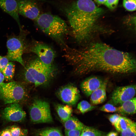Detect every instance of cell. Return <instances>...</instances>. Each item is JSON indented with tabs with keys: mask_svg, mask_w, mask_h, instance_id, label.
Returning a JSON list of instances; mask_svg holds the SVG:
<instances>
[{
	"mask_svg": "<svg viewBox=\"0 0 136 136\" xmlns=\"http://www.w3.org/2000/svg\"><path fill=\"white\" fill-rule=\"evenodd\" d=\"M65 56L78 75L96 71L126 74L136 71L135 60L131 55L104 43H93L82 50L69 49Z\"/></svg>",
	"mask_w": 136,
	"mask_h": 136,
	"instance_id": "6da1fadb",
	"label": "cell"
},
{
	"mask_svg": "<svg viewBox=\"0 0 136 136\" xmlns=\"http://www.w3.org/2000/svg\"><path fill=\"white\" fill-rule=\"evenodd\" d=\"M91 0H78L65 10L76 40L82 42L89 38L96 21L103 13Z\"/></svg>",
	"mask_w": 136,
	"mask_h": 136,
	"instance_id": "7a4b0ae2",
	"label": "cell"
},
{
	"mask_svg": "<svg viewBox=\"0 0 136 136\" xmlns=\"http://www.w3.org/2000/svg\"><path fill=\"white\" fill-rule=\"evenodd\" d=\"M41 30L60 44H64L63 38L68 32L65 21L59 17L45 13L40 14L35 20Z\"/></svg>",
	"mask_w": 136,
	"mask_h": 136,
	"instance_id": "3957f363",
	"label": "cell"
},
{
	"mask_svg": "<svg viewBox=\"0 0 136 136\" xmlns=\"http://www.w3.org/2000/svg\"><path fill=\"white\" fill-rule=\"evenodd\" d=\"M55 74L53 66L46 65L38 58L31 61L25 67L24 76L27 82L37 87L47 83Z\"/></svg>",
	"mask_w": 136,
	"mask_h": 136,
	"instance_id": "277c9868",
	"label": "cell"
},
{
	"mask_svg": "<svg viewBox=\"0 0 136 136\" xmlns=\"http://www.w3.org/2000/svg\"><path fill=\"white\" fill-rule=\"evenodd\" d=\"M25 95L24 88L15 82L0 85V99L5 104L18 103Z\"/></svg>",
	"mask_w": 136,
	"mask_h": 136,
	"instance_id": "5b68a950",
	"label": "cell"
},
{
	"mask_svg": "<svg viewBox=\"0 0 136 136\" xmlns=\"http://www.w3.org/2000/svg\"><path fill=\"white\" fill-rule=\"evenodd\" d=\"M31 121L35 123H50L53 121L49 103L40 99L34 100L29 110Z\"/></svg>",
	"mask_w": 136,
	"mask_h": 136,
	"instance_id": "8992f818",
	"label": "cell"
},
{
	"mask_svg": "<svg viewBox=\"0 0 136 136\" xmlns=\"http://www.w3.org/2000/svg\"><path fill=\"white\" fill-rule=\"evenodd\" d=\"M8 53L6 57L11 61L17 62L25 67L22 58L23 44L20 38L13 37L9 38L7 42Z\"/></svg>",
	"mask_w": 136,
	"mask_h": 136,
	"instance_id": "52a82bcc",
	"label": "cell"
},
{
	"mask_svg": "<svg viewBox=\"0 0 136 136\" xmlns=\"http://www.w3.org/2000/svg\"><path fill=\"white\" fill-rule=\"evenodd\" d=\"M136 93L134 84L118 87L113 91L111 101L115 105H121L124 102L134 97Z\"/></svg>",
	"mask_w": 136,
	"mask_h": 136,
	"instance_id": "ba28073f",
	"label": "cell"
},
{
	"mask_svg": "<svg viewBox=\"0 0 136 136\" xmlns=\"http://www.w3.org/2000/svg\"><path fill=\"white\" fill-rule=\"evenodd\" d=\"M57 95L63 102L70 106L75 105L80 98L79 91L77 88L72 84H68L60 88Z\"/></svg>",
	"mask_w": 136,
	"mask_h": 136,
	"instance_id": "9c48e42d",
	"label": "cell"
},
{
	"mask_svg": "<svg viewBox=\"0 0 136 136\" xmlns=\"http://www.w3.org/2000/svg\"><path fill=\"white\" fill-rule=\"evenodd\" d=\"M31 51L36 54L44 64L52 66L55 55L53 50L49 46L44 43H37L32 47Z\"/></svg>",
	"mask_w": 136,
	"mask_h": 136,
	"instance_id": "30bf717a",
	"label": "cell"
},
{
	"mask_svg": "<svg viewBox=\"0 0 136 136\" xmlns=\"http://www.w3.org/2000/svg\"><path fill=\"white\" fill-rule=\"evenodd\" d=\"M2 114L3 118L9 122H21L26 116L25 112L18 103L11 104L4 109Z\"/></svg>",
	"mask_w": 136,
	"mask_h": 136,
	"instance_id": "8fae6325",
	"label": "cell"
},
{
	"mask_svg": "<svg viewBox=\"0 0 136 136\" xmlns=\"http://www.w3.org/2000/svg\"><path fill=\"white\" fill-rule=\"evenodd\" d=\"M17 2L20 14L35 20L40 14L37 5L32 0H18Z\"/></svg>",
	"mask_w": 136,
	"mask_h": 136,
	"instance_id": "7c38bea8",
	"label": "cell"
},
{
	"mask_svg": "<svg viewBox=\"0 0 136 136\" xmlns=\"http://www.w3.org/2000/svg\"><path fill=\"white\" fill-rule=\"evenodd\" d=\"M105 80L96 76H90L82 82L80 88L85 95L89 97L93 92L103 85Z\"/></svg>",
	"mask_w": 136,
	"mask_h": 136,
	"instance_id": "4fadbf2b",
	"label": "cell"
},
{
	"mask_svg": "<svg viewBox=\"0 0 136 136\" xmlns=\"http://www.w3.org/2000/svg\"><path fill=\"white\" fill-rule=\"evenodd\" d=\"M0 8L16 20L21 30L17 1L16 0H0Z\"/></svg>",
	"mask_w": 136,
	"mask_h": 136,
	"instance_id": "5bb4252c",
	"label": "cell"
},
{
	"mask_svg": "<svg viewBox=\"0 0 136 136\" xmlns=\"http://www.w3.org/2000/svg\"><path fill=\"white\" fill-rule=\"evenodd\" d=\"M107 81L105 80L103 85L93 92L90 95L91 104L95 106L104 102L107 98L106 90Z\"/></svg>",
	"mask_w": 136,
	"mask_h": 136,
	"instance_id": "9a60e30c",
	"label": "cell"
},
{
	"mask_svg": "<svg viewBox=\"0 0 136 136\" xmlns=\"http://www.w3.org/2000/svg\"><path fill=\"white\" fill-rule=\"evenodd\" d=\"M135 97L127 100L117 107V112L123 115H131L136 113Z\"/></svg>",
	"mask_w": 136,
	"mask_h": 136,
	"instance_id": "2e32d148",
	"label": "cell"
},
{
	"mask_svg": "<svg viewBox=\"0 0 136 136\" xmlns=\"http://www.w3.org/2000/svg\"><path fill=\"white\" fill-rule=\"evenodd\" d=\"M55 109L58 116L63 122L71 116L73 109L71 106L57 104L55 106Z\"/></svg>",
	"mask_w": 136,
	"mask_h": 136,
	"instance_id": "e0dca14e",
	"label": "cell"
},
{
	"mask_svg": "<svg viewBox=\"0 0 136 136\" xmlns=\"http://www.w3.org/2000/svg\"><path fill=\"white\" fill-rule=\"evenodd\" d=\"M65 130H82L84 125L77 118L71 116L63 122Z\"/></svg>",
	"mask_w": 136,
	"mask_h": 136,
	"instance_id": "ac0fdd59",
	"label": "cell"
},
{
	"mask_svg": "<svg viewBox=\"0 0 136 136\" xmlns=\"http://www.w3.org/2000/svg\"><path fill=\"white\" fill-rule=\"evenodd\" d=\"M133 122L127 117L121 116L114 126L118 131L121 132L130 126Z\"/></svg>",
	"mask_w": 136,
	"mask_h": 136,
	"instance_id": "d6986e66",
	"label": "cell"
},
{
	"mask_svg": "<svg viewBox=\"0 0 136 136\" xmlns=\"http://www.w3.org/2000/svg\"><path fill=\"white\" fill-rule=\"evenodd\" d=\"M37 134L38 136H63L59 129L54 127L43 129L38 131Z\"/></svg>",
	"mask_w": 136,
	"mask_h": 136,
	"instance_id": "ffe728a7",
	"label": "cell"
},
{
	"mask_svg": "<svg viewBox=\"0 0 136 136\" xmlns=\"http://www.w3.org/2000/svg\"><path fill=\"white\" fill-rule=\"evenodd\" d=\"M104 133L92 127L85 126L80 136H104Z\"/></svg>",
	"mask_w": 136,
	"mask_h": 136,
	"instance_id": "44dd1931",
	"label": "cell"
},
{
	"mask_svg": "<svg viewBox=\"0 0 136 136\" xmlns=\"http://www.w3.org/2000/svg\"><path fill=\"white\" fill-rule=\"evenodd\" d=\"M15 65L13 62H9L2 72L7 81L11 80L13 78L15 71Z\"/></svg>",
	"mask_w": 136,
	"mask_h": 136,
	"instance_id": "7402d4cb",
	"label": "cell"
},
{
	"mask_svg": "<svg viewBox=\"0 0 136 136\" xmlns=\"http://www.w3.org/2000/svg\"><path fill=\"white\" fill-rule=\"evenodd\" d=\"M96 107L95 106L92 105L88 101L83 100L78 103L77 108L81 113L84 114L94 110Z\"/></svg>",
	"mask_w": 136,
	"mask_h": 136,
	"instance_id": "603a6c76",
	"label": "cell"
},
{
	"mask_svg": "<svg viewBox=\"0 0 136 136\" xmlns=\"http://www.w3.org/2000/svg\"><path fill=\"white\" fill-rule=\"evenodd\" d=\"M136 123L134 122L130 126L120 132V136H136Z\"/></svg>",
	"mask_w": 136,
	"mask_h": 136,
	"instance_id": "cb8c5ba5",
	"label": "cell"
},
{
	"mask_svg": "<svg viewBox=\"0 0 136 136\" xmlns=\"http://www.w3.org/2000/svg\"><path fill=\"white\" fill-rule=\"evenodd\" d=\"M123 5L124 8L129 11H133L136 10V0H123Z\"/></svg>",
	"mask_w": 136,
	"mask_h": 136,
	"instance_id": "d4e9b609",
	"label": "cell"
},
{
	"mask_svg": "<svg viewBox=\"0 0 136 136\" xmlns=\"http://www.w3.org/2000/svg\"><path fill=\"white\" fill-rule=\"evenodd\" d=\"M99 110L101 111L107 112H117V107L112 104L108 103L100 107Z\"/></svg>",
	"mask_w": 136,
	"mask_h": 136,
	"instance_id": "484cf974",
	"label": "cell"
},
{
	"mask_svg": "<svg viewBox=\"0 0 136 136\" xmlns=\"http://www.w3.org/2000/svg\"><path fill=\"white\" fill-rule=\"evenodd\" d=\"M9 128L12 136H23L27 132L16 126H13Z\"/></svg>",
	"mask_w": 136,
	"mask_h": 136,
	"instance_id": "4316f807",
	"label": "cell"
},
{
	"mask_svg": "<svg viewBox=\"0 0 136 136\" xmlns=\"http://www.w3.org/2000/svg\"><path fill=\"white\" fill-rule=\"evenodd\" d=\"M81 131L78 129L65 130V136H80Z\"/></svg>",
	"mask_w": 136,
	"mask_h": 136,
	"instance_id": "83f0119b",
	"label": "cell"
},
{
	"mask_svg": "<svg viewBox=\"0 0 136 136\" xmlns=\"http://www.w3.org/2000/svg\"><path fill=\"white\" fill-rule=\"evenodd\" d=\"M119 0H107L105 5L107 7L111 9H113L117 6Z\"/></svg>",
	"mask_w": 136,
	"mask_h": 136,
	"instance_id": "f1b7e54d",
	"label": "cell"
},
{
	"mask_svg": "<svg viewBox=\"0 0 136 136\" xmlns=\"http://www.w3.org/2000/svg\"><path fill=\"white\" fill-rule=\"evenodd\" d=\"M9 61L6 57L0 56V71L2 72L9 62Z\"/></svg>",
	"mask_w": 136,
	"mask_h": 136,
	"instance_id": "f546056e",
	"label": "cell"
},
{
	"mask_svg": "<svg viewBox=\"0 0 136 136\" xmlns=\"http://www.w3.org/2000/svg\"><path fill=\"white\" fill-rule=\"evenodd\" d=\"M120 116L118 114H114L109 116V119L112 125L114 126Z\"/></svg>",
	"mask_w": 136,
	"mask_h": 136,
	"instance_id": "4dcf8cb0",
	"label": "cell"
},
{
	"mask_svg": "<svg viewBox=\"0 0 136 136\" xmlns=\"http://www.w3.org/2000/svg\"><path fill=\"white\" fill-rule=\"evenodd\" d=\"M0 136H12L9 128H6L1 131Z\"/></svg>",
	"mask_w": 136,
	"mask_h": 136,
	"instance_id": "1f68e13d",
	"label": "cell"
},
{
	"mask_svg": "<svg viewBox=\"0 0 136 136\" xmlns=\"http://www.w3.org/2000/svg\"><path fill=\"white\" fill-rule=\"evenodd\" d=\"M107 0H95V2L98 5L104 4Z\"/></svg>",
	"mask_w": 136,
	"mask_h": 136,
	"instance_id": "d6a6232c",
	"label": "cell"
},
{
	"mask_svg": "<svg viewBox=\"0 0 136 136\" xmlns=\"http://www.w3.org/2000/svg\"><path fill=\"white\" fill-rule=\"evenodd\" d=\"M118 133L115 131H112L109 133L107 136H118Z\"/></svg>",
	"mask_w": 136,
	"mask_h": 136,
	"instance_id": "836d02e7",
	"label": "cell"
},
{
	"mask_svg": "<svg viewBox=\"0 0 136 136\" xmlns=\"http://www.w3.org/2000/svg\"><path fill=\"white\" fill-rule=\"evenodd\" d=\"M4 81H3V80H2L0 78V85L1 84H2L3 83Z\"/></svg>",
	"mask_w": 136,
	"mask_h": 136,
	"instance_id": "e575fe53",
	"label": "cell"
},
{
	"mask_svg": "<svg viewBox=\"0 0 136 136\" xmlns=\"http://www.w3.org/2000/svg\"></svg>",
	"mask_w": 136,
	"mask_h": 136,
	"instance_id": "d590c367",
	"label": "cell"
}]
</instances>
